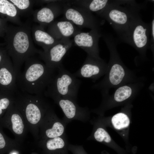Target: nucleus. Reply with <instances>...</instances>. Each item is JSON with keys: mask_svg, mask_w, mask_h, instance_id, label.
<instances>
[{"mask_svg": "<svg viewBox=\"0 0 154 154\" xmlns=\"http://www.w3.org/2000/svg\"><path fill=\"white\" fill-rule=\"evenodd\" d=\"M111 122L114 127L117 130L127 127L130 123L129 119L127 115L121 112L114 115L112 117Z\"/></svg>", "mask_w": 154, "mask_h": 154, "instance_id": "22", "label": "nucleus"}, {"mask_svg": "<svg viewBox=\"0 0 154 154\" xmlns=\"http://www.w3.org/2000/svg\"><path fill=\"white\" fill-rule=\"evenodd\" d=\"M57 69L50 68L34 56L25 62L24 71L16 76L18 89L32 94L43 95Z\"/></svg>", "mask_w": 154, "mask_h": 154, "instance_id": "2", "label": "nucleus"}, {"mask_svg": "<svg viewBox=\"0 0 154 154\" xmlns=\"http://www.w3.org/2000/svg\"><path fill=\"white\" fill-rule=\"evenodd\" d=\"M102 36L100 30H91L89 32H76L73 36V42L76 46L84 50L88 55L93 58H101L99 56L98 42Z\"/></svg>", "mask_w": 154, "mask_h": 154, "instance_id": "11", "label": "nucleus"}, {"mask_svg": "<svg viewBox=\"0 0 154 154\" xmlns=\"http://www.w3.org/2000/svg\"><path fill=\"white\" fill-rule=\"evenodd\" d=\"M14 104L22 115L29 132L38 141L39 125L51 106L43 95L31 94L19 89L15 93Z\"/></svg>", "mask_w": 154, "mask_h": 154, "instance_id": "3", "label": "nucleus"}, {"mask_svg": "<svg viewBox=\"0 0 154 154\" xmlns=\"http://www.w3.org/2000/svg\"><path fill=\"white\" fill-rule=\"evenodd\" d=\"M73 42L69 38L61 39L47 50L42 51L39 57L48 67L57 69L62 65V60Z\"/></svg>", "mask_w": 154, "mask_h": 154, "instance_id": "10", "label": "nucleus"}, {"mask_svg": "<svg viewBox=\"0 0 154 154\" xmlns=\"http://www.w3.org/2000/svg\"><path fill=\"white\" fill-rule=\"evenodd\" d=\"M144 3L134 0H114L98 15L109 23L119 37L140 16L139 11L145 6Z\"/></svg>", "mask_w": 154, "mask_h": 154, "instance_id": "4", "label": "nucleus"}, {"mask_svg": "<svg viewBox=\"0 0 154 154\" xmlns=\"http://www.w3.org/2000/svg\"><path fill=\"white\" fill-rule=\"evenodd\" d=\"M57 70V72L47 87L44 95L52 99L59 97L76 102L81 81L65 69L63 65Z\"/></svg>", "mask_w": 154, "mask_h": 154, "instance_id": "5", "label": "nucleus"}, {"mask_svg": "<svg viewBox=\"0 0 154 154\" xmlns=\"http://www.w3.org/2000/svg\"><path fill=\"white\" fill-rule=\"evenodd\" d=\"M16 74L7 54L0 65V90L15 93L18 90Z\"/></svg>", "mask_w": 154, "mask_h": 154, "instance_id": "14", "label": "nucleus"}, {"mask_svg": "<svg viewBox=\"0 0 154 154\" xmlns=\"http://www.w3.org/2000/svg\"><path fill=\"white\" fill-rule=\"evenodd\" d=\"M67 124L59 118L52 106L46 112L39 126V140L62 136L66 133Z\"/></svg>", "mask_w": 154, "mask_h": 154, "instance_id": "9", "label": "nucleus"}, {"mask_svg": "<svg viewBox=\"0 0 154 154\" xmlns=\"http://www.w3.org/2000/svg\"><path fill=\"white\" fill-rule=\"evenodd\" d=\"M7 26V21L0 17V37L5 36Z\"/></svg>", "mask_w": 154, "mask_h": 154, "instance_id": "27", "label": "nucleus"}, {"mask_svg": "<svg viewBox=\"0 0 154 154\" xmlns=\"http://www.w3.org/2000/svg\"><path fill=\"white\" fill-rule=\"evenodd\" d=\"M52 99L62 110L64 114L62 119L67 124L73 120L83 122L88 120L89 112L86 107H80L76 102L69 99L59 97Z\"/></svg>", "mask_w": 154, "mask_h": 154, "instance_id": "12", "label": "nucleus"}, {"mask_svg": "<svg viewBox=\"0 0 154 154\" xmlns=\"http://www.w3.org/2000/svg\"><path fill=\"white\" fill-rule=\"evenodd\" d=\"M66 1L54 0L41 8L33 11V20L44 28L53 22L55 19L63 13Z\"/></svg>", "mask_w": 154, "mask_h": 154, "instance_id": "13", "label": "nucleus"}, {"mask_svg": "<svg viewBox=\"0 0 154 154\" xmlns=\"http://www.w3.org/2000/svg\"><path fill=\"white\" fill-rule=\"evenodd\" d=\"M31 21L28 20L21 25L7 26L4 44L8 56L12 60L17 75L24 62L29 58L42 50L34 46L32 38Z\"/></svg>", "mask_w": 154, "mask_h": 154, "instance_id": "1", "label": "nucleus"}, {"mask_svg": "<svg viewBox=\"0 0 154 154\" xmlns=\"http://www.w3.org/2000/svg\"><path fill=\"white\" fill-rule=\"evenodd\" d=\"M0 125L9 130L15 140L19 143L24 141L29 132L25 120L20 112L12 105L0 120Z\"/></svg>", "mask_w": 154, "mask_h": 154, "instance_id": "8", "label": "nucleus"}, {"mask_svg": "<svg viewBox=\"0 0 154 154\" xmlns=\"http://www.w3.org/2000/svg\"><path fill=\"white\" fill-rule=\"evenodd\" d=\"M114 1L109 0H80L68 1L67 3L82 8L98 15Z\"/></svg>", "mask_w": 154, "mask_h": 154, "instance_id": "18", "label": "nucleus"}, {"mask_svg": "<svg viewBox=\"0 0 154 154\" xmlns=\"http://www.w3.org/2000/svg\"><path fill=\"white\" fill-rule=\"evenodd\" d=\"M44 29L39 25L35 24L31 27V32L34 42L46 51L60 40L55 38Z\"/></svg>", "mask_w": 154, "mask_h": 154, "instance_id": "17", "label": "nucleus"}, {"mask_svg": "<svg viewBox=\"0 0 154 154\" xmlns=\"http://www.w3.org/2000/svg\"><path fill=\"white\" fill-rule=\"evenodd\" d=\"M150 23V32L149 47L153 51L154 47V17H153Z\"/></svg>", "mask_w": 154, "mask_h": 154, "instance_id": "26", "label": "nucleus"}, {"mask_svg": "<svg viewBox=\"0 0 154 154\" xmlns=\"http://www.w3.org/2000/svg\"><path fill=\"white\" fill-rule=\"evenodd\" d=\"M15 6L20 16L27 17L33 14L35 0H9Z\"/></svg>", "mask_w": 154, "mask_h": 154, "instance_id": "20", "label": "nucleus"}, {"mask_svg": "<svg viewBox=\"0 0 154 154\" xmlns=\"http://www.w3.org/2000/svg\"><path fill=\"white\" fill-rule=\"evenodd\" d=\"M62 14L63 20L69 21L80 28L100 29V22L92 13L81 7L70 4L67 1Z\"/></svg>", "mask_w": 154, "mask_h": 154, "instance_id": "7", "label": "nucleus"}, {"mask_svg": "<svg viewBox=\"0 0 154 154\" xmlns=\"http://www.w3.org/2000/svg\"><path fill=\"white\" fill-rule=\"evenodd\" d=\"M132 93V89L130 86L127 85L121 86L115 92L114 100L118 102H123L129 98Z\"/></svg>", "mask_w": 154, "mask_h": 154, "instance_id": "23", "label": "nucleus"}, {"mask_svg": "<svg viewBox=\"0 0 154 154\" xmlns=\"http://www.w3.org/2000/svg\"><path fill=\"white\" fill-rule=\"evenodd\" d=\"M15 93L0 90V120L9 108L14 104Z\"/></svg>", "mask_w": 154, "mask_h": 154, "instance_id": "21", "label": "nucleus"}, {"mask_svg": "<svg viewBox=\"0 0 154 154\" xmlns=\"http://www.w3.org/2000/svg\"><path fill=\"white\" fill-rule=\"evenodd\" d=\"M10 154H17V153L15 152H14L11 153Z\"/></svg>", "mask_w": 154, "mask_h": 154, "instance_id": "29", "label": "nucleus"}, {"mask_svg": "<svg viewBox=\"0 0 154 154\" xmlns=\"http://www.w3.org/2000/svg\"><path fill=\"white\" fill-rule=\"evenodd\" d=\"M0 125V150L17 146L20 143L15 139H11L4 133Z\"/></svg>", "mask_w": 154, "mask_h": 154, "instance_id": "24", "label": "nucleus"}, {"mask_svg": "<svg viewBox=\"0 0 154 154\" xmlns=\"http://www.w3.org/2000/svg\"><path fill=\"white\" fill-rule=\"evenodd\" d=\"M150 23L143 22L138 17L127 31L118 37L121 41L135 48L141 54L149 47Z\"/></svg>", "mask_w": 154, "mask_h": 154, "instance_id": "6", "label": "nucleus"}, {"mask_svg": "<svg viewBox=\"0 0 154 154\" xmlns=\"http://www.w3.org/2000/svg\"><path fill=\"white\" fill-rule=\"evenodd\" d=\"M80 30L78 27L71 22L63 20L54 21L48 26L47 32L55 38L60 40L70 38Z\"/></svg>", "mask_w": 154, "mask_h": 154, "instance_id": "16", "label": "nucleus"}, {"mask_svg": "<svg viewBox=\"0 0 154 154\" xmlns=\"http://www.w3.org/2000/svg\"><path fill=\"white\" fill-rule=\"evenodd\" d=\"M1 45L0 44V65L7 54L5 47H2Z\"/></svg>", "mask_w": 154, "mask_h": 154, "instance_id": "28", "label": "nucleus"}, {"mask_svg": "<svg viewBox=\"0 0 154 154\" xmlns=\"http://www.w3.org/2000/svg\"><path fill=\"white\" fill-rule=\"evenodd\" d=\"M93 137L97 141L109 143L111 141V137L108 132L103 128L98 127L93 134Z\"/></svg>", "mask_w": 154, "mask_h": 154, "instance_id": "25", "label": "nucleus"}, {"mask_svg": "<svg viewBox=\"0 0 154 154\" xmlns=\"http://www.w3.org/2000/svg\"><path fill=\"white\" fill-rule=\"evenodd\" d=\"M106 64L101 58L87 56L80 68L73 74L76 77L96 78L104 72Z\"/></svg>", "mask_w": 154, "mask_h": 154, "instance_id": "15", "label": "nucleus"}, {"mask_svg": "<svg viewBox=\"0 0 154 154\" xmlns=\"http://www.w3.org/2000/svg\"><path fill=\"white\" fill-rule=\"evenodd\" d=\"M19 14L15 6L9 0H0V17L9 21L21 25Z\"/></svg>", "mask_w": 154, "mask_h": 154, "instance_id": "19", "label": "nucleus"}]
</instances>
